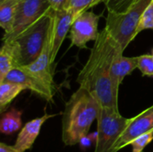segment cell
I'll use <instances>...</instances> for the list:
<instances>
[{"mask_svg": "<svg viewBox=\"0 0 153 152\" xmlns=\"http://www.w3.org/2000/svg\"><path fill=\"white\" fill-rule=\"evenodd\" d=\"M118 47L106 29L100 31L77 78L79 85L85 88L101 108L115 110H118V91L112 83L111 67Z\"/></svg>", "mask_w": 153, "mask_h": 152, "instance_id": "1", "label": "cell"}, {"mask_svg": "<svg viewBox=\"0 0 153 152\" xmlns=\"http://www.w3.org/2000/svg\"><path fill=\"white\" fill-rule=\"evenodd\" d=\"M100 105L83 87L72 94L65 103L62 118V141L66 146L79 143L80 139L89 133Z\"/></svg>", "mask_w": 153, "mask_h": 152, "instance_id": "2", "label": "cell"}, {"mask_svg": "<svg viewBox=\"0 0 153 152\" xmlns=\"http://www.w3.org/2000/svg\"><path fill=\"white\" fill-rule=\"evenodd\" d=\"M53 14L54 9L50 7L14 39L4 40L13 43L18 67L32 64L41 54L53 23Z\"/></svg>", "mask_w": 153, "mask_h": 152, "instance_id": "3", "label": "cell"}, {"mask_svg": "<svg viewBox=\"0 0 153 152\" xmlns=\"http://www.w3.org/2000/svg\"><path fill=\"white\" fill-rule=\"evenodd\" d=\"M151 2L152 0H137L126 13L122 14L108 13L105 29L123 50H126L137 36L138 24Z\"/></svg>", "mask_w": 153, "mask_h": 152, "instance_id": "4", "label": "cell"}, {"mask_svg": "<svg viewBox=\"0 0 153 152\" xmlns=\"http://www.w3.org/2000/svg\"><path fill=\"white\" fill-rule=\"evenodd\" d=\"M129 121L130 118L122 116L119 110L100 107L97 116L98 138L94 152H111Z\"/></svg>", "mask_w": 153, "mask_h": 152, "instance_id": "5", "label": "cell"}, {"mask_svg": "<svg viewBox=\"0 0 153 152\" xmlns=\"http://www.w3.org/2000/svg\"><path fill=\"white\" fill-rule=\"evenodd\" d=\"M50 7L48 0H19L12 30L9 34L4 35L3 41L14 39L18 34L42 16Z\"/></svg>", "mask_w": 153, "mask_h": 152, "instance_id": "6", "label": "cell"}, {"mask_svg": "<svg viewBox=\"0 0 153 152\" xmlns=\"http://www.w3.org/2000/svg\"><path fill=\"white\" fill-rule=\"evenodd\" d=\"M100 16L91 11H86L77 16L70 29L69 39L71 47L86 48V44L95 41L99 37V21Z\"/></svg>", "mask_w": 153, "mask_h": 152, "instance_id": "7", "label": "cell"}, {"mask_svg": "<svg viewBox=\"0 0 153 152\" xmlns=\"http://www.w3.org/2000/svg\"><path fill=\"white\" fill-rule=\"evenodd\" d=\"M4 81H9L22 85L34 94L48 103L53 102L56 88L50 86L42 79L27 70L25 67H16L7 73Z\"/></svg>", "mask_w": 153, "mask_h": 152, "instance_id": "8", "label": "cell"}, {"mask_svg": "<svg viewBox=\"0 0 153 152\" xmlns=\"http://www.w3.org/2000/svg\"><path fill=\"white\" fill-rule=\"evenodd\" d=\"M153 131V105L139 115L130 118V121L117 140L111 152L124 149L136 138Z\"/></svg>", "mask_w": 153, "mask_h": 152, "instance_id": "9", "label": "cell"}, {"mask_svg": "<svg viewBox=\"0 0 153 152\" xmlns=\"http://www.w3.org/2000/svg\"><path fill=\"white\" fill-rule=\"evenodd\" d=\"M75 18L76 16L67 9L57 11L54 10L51 49V62L53 65L63 44V41L65 39L68 31H70V29Z\"/></svg>", "mask_w": 153, "mask_h": 152, "instance_id": "10", "label": "cell"}, {"mask_svg": "<svg viewBox=\"0 0 153 152\" xmlns=\"http://www.w3.org/2000/svg\"><path fill=\"white\" fill-rule=\"evenodd\" d=\"M51 49H52V26L48 39L46 41L45 47L41 54L38 57V59L35 60L32 64L23 67H25L27 70H29L30 72H31L40 79H42L50 86L56 88L54 78H53L54 73H53V64L51 62Z\"/></svg>", "mask_w": 153, "mask_h": 152, "instance_id": "11", "label": "cell"}, {"mask_svg": "<svg viewBox=\"0 0 153 152\" xmlns=\"http://www.w3.org/2000/svg\"><path fill=\"white\" fill-rule=\"evenodd\" d=\"M56 116V115H48L45 113L44 116L27 122L17 136L16 142L13 145L14 148L19 152H25L30 150L38 138L44 123Z\"/></svg>", "mask_w": 153, "mask_h": 152, "instance_id": "12", "label": "cell"}, {"mask_svg": "<svg viewBox=\"0 0 153 152\" xmlns=\"http://www.w3.org/2000/svg\"><path fill=\"white\" fill-rule=\"evenodd\" d=\"M123 48L119 46L115 57L113 59L111 67V80L117 91L119 90V87L124 79L131 75L132 73L138 68V56L128 57L125 56Z\"/></svg>", "mask_w": 153, "mask_h": 152, "instance_id": "13", "label": "cell"}, {"mask_svg": "<svg viewBox=\"0 0 153 152\" xmlns=\"http://www.w3.org/2000/svg\"><path fill=\"white\" fill-rule=\"evenodd\" d=\"M18 67L16 54L12 41H4L0 50V82H3L9 72Z\"/></svg>", "mask_w": 153, "mask_h": 152, "instance_id": "14", "label": "cell"}, {"mask_svg": "<svg viewBox=\"0 0 153 152\" xmlns=\"http://www.w3.org/2000/svg\"><path fill=\"white\" fill-rule=\"evenodd\" d=\"M25 88L19 84L9 81L0 82V113H4L10 103Z\"/></svg>", "mask_w": 153, "mask_h": 152, "instance_id": "15", "label": "cell"}, {"mask_svg": "<svg viewBox=\"0 0 153 152\" xmlns=\"http://www.w3.org/2000/svg\"><path fill=\"white\" fill-rule=\"evenodd\" d=\"M22 111L14 108L6 111L0 121V131L2 133L10 135L17 132L22 127Z\"/></svg>", "mask_w": 153, "mask_h": 152, "instance_id": "16", "label": "cell"}, {"mask_svg": "<svg viewBox=\"0 0 153 152\" xmlns=\"http://www.w3.org/2000/svg\"><path fill=\"white\" fill-rule=\"evenodd\" d=\"M19 0L0 1V26L4 30V35L11 32L15 11Z\"/></svg>", "mask_w": 153, "mask_h": 152, "instance_id": "17", "label": "cell"}, {"mask_svg": "<svg viewBox=\"0 0 153 152\" xmlns=\"http://www.w3.org/2000/svg\"><path fill=\"white\" fill-rule=\"evenodd\" d=\"M106 1L107 0H68L65 9L72 12L77 17L100 3L105 4Z\"/></svg>", "mask_w": 153, "mask_h": 152, "instance_id": "18", "label": "cell"}, {"mask_svg": "<svg viewBox=\"0 0 153 152\" xmlns=\"http://www.w3.org/2000/svg\"><path fill=\"white\" fill-rule=\"evenodd\" d=\"M137 0H107L105 2L108 13L122 14L126 13Z\"/></svg>", "mask_w": 153, "mask_h": 152, "instance_id": "19", "label": "cell"}, {"mask_svg": "<svg viewBox=\"0 0 153 152\" xmlns=\"http://www.w3.org/2000/svg\"><path fill=\"white\" fill-rule=\"evenodd\" d=\"M145 30H153V0L149 4V5L147 6L146 10L144 11L140 22L138 24L137 27V30L136 33L137 35Z\"/></svg>", "mask_w": 153, "mask_h": 152, "instance_id": "20", "label": "cell"}, {"mask_svg": "<svg viewBox=\"0 0 153 152\" xmlns=\"http://www.w3.org/2000/svg\"><path fill=\"white\" fill-rule=\"evenodd\" d=\"M138 69L141 71L143 76L153 78V56L152 54L138 56Z\"/></svg>", "mask_w": 153, "mask_h": 152, "instance_id": "21", "label": "cell"}, {"mask_svg": "<svg viewBox=\"0 0 153 152\" xmlns=\"http://www.w3.org/2000/svg\"><path fill=\"white\" fill-rule=\"evenodd\" d=\"M152 141L153 131L136 138L130 144L132 146V152H143Z\"/></svg>", "mask_w": 153, "mask_h": 152, "instance_id": "22", "label": "cell"}, {"mask_svg": "<svg viewBox=\"0 0 153 152\" xmlns=\"http://www.w3.org/2000/svg\"><path fill=\"white\" fill-rule=\"evenodd\" d=\"M92 143H96V142L93 140V138L91 137V133H88L86 135H83L80 141H79V145L82 149V151H86L89 148L91 147Z\"/></svg>", "mask_w": 153, "mask_h": 152, "instance_id": "23", "label": "cell"}, {"mask_svg": "<svg viewBox=\"0 0 153 152\" xmlns=\"http://www.w3.org/2000/svg\"><path fill=\"white\" fill-rule=\"evenodd\" d=\"M67 1L68 0H48V2L49 3L50 6L54 10H56V11L65 9Z\"/></svg>", "mask_w": 153, "mask_h": 152, "instance_id": "24", "label": "cell"}, {"mask_svg": "<svg viewBox=\"0 0 153 152\" xmlns=\"http://www.w3.org/2000/svg\"><path fill=\"white\" fill-rule=\"evenodd\" d=\"M0 152H19L15 148L14 146H10L7 145L4 142L0 143Z\"/></svg>", "mask_w": 153, "mask_h": 152, "instance_id": "25", "label": "cell"}, {"mask_svg": "<svg viewBox=\"0 0 153 152\" xmlns=\"http://www.w3.org/2000/svg\"><path fill=\"white\" fill-rule=\"evenodd\" d=\"M152 55L153 56V49H152Z\"/></svg>", "mask_w": 153, "mask_h": 152, "instance_id": "26", "label": "cell"}, {"mask_svg": "<svg viewBox=\"0 0 153 152\" xmlns=\"http://www.w3.org/2000/svg\"><path fill=\"white\" fill-rule=\"evenodd\" d=\"M0 1H2V0H0Z\"/></svg>", "mask_w": 153, "mask_h": 152, "instance_id": "27", "label": "cell"}]
</instances>
